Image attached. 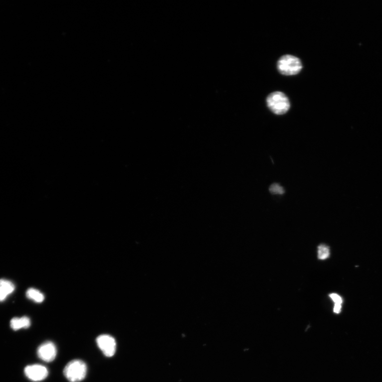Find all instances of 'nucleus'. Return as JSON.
Here are the masks:
<instances>
[{
    "mask_svg": "<svg viewBox=\"0 0 382 382\" xmlns=\"http://www.w3.org/2000/svg\"><path fill=\"white\" fill-rule=\"evenodd\" d=\"M269 109L275 114L283 115L286 113L290 107L288 97L280 92L271 93L266 99Z\"/></svg>",
    "mask_w": 382,
    "mask_h": 382,
    "instance_id": "nucleus-1",
    "label": "nucleus"
},
{
    "mask_svg": "<svg viewBox=\"0 0 382 382\" xmlns=\"http://www.w3.org/2000/svg\"><path fill=\"white\" fill-rule=\"evenodd\" d=\"M277 68L279 73L285 76L297 75L302 69L300 60L291 55L282 57L278 61Z\"/></svg>",
    "mask_w": 382,
    "mask_h": 382,
    "instance_id": "nucleus-2",
    "label": "nucleus"
},
{
    "mask_svg": "<svg viewBox=\"0 0 382 382\" xmlns=\"http://www.w3.org/2000/svg\"><path fill=\"white\" fill-rule=\"evenodd\" d=\"M87 371V365L83 361L74 360L65 367L64 375L70 382H79L85 378Z\"/></svg>",
    "mask_w": 382,
    "mask_h": 382,
    "instance_id": "nucleus-3",
    "label": "nucleus"
},
{
    "mask_svg": "<svg viewBox=\"0 0 382 382\" xmlns=\"http://www.w3.org/2000/svg\"><path fill=\"white\" fill-rule=\"evenodd\" d=\"M96 342L105 356H114L116 352L117 343L113 337L107 334L101 335L97 337Z\"/></svg>",
    "mask_w": 382,
    "mask_h": 382,
    "instance_id": "nucleus-4",
    "label": "nucleus"
},
{
    "mask_svg": "<svg viewBox=\"0 0 382 382\" xmlns=\"http://www.w3.org/2000/svg\"><path fill=\"white\" fill-rule=\"evenodd\" d=\"M25 375L30 379L39 381L46 379L49 374L47 368L41 365H33L27 366L25 369Z\"/></svg>",
    "mask_w": 382,
    "mask_h": 382,
    "instance_id": "nucleus-5",
    "label": "nucleus"
},
{
    "mask_svg": "<svg viewBox=\"0 0 382 382\" xmlns=\"http://www.w3.org/2000/svg\"><path fill=\"white\" fill-rule=\"evenodd\" d=\"M57 349L56 345L48 341L41 344L38 349V354L40 359L46 362L54 360L57 356Z\"/></svg>",
    "mask_w": 382,
    "mask_h": 382,
    "instance_id": "nucleus-6",
    "label": "nucleus"
},
{
    "mask_svg": "<svg viewBox=\"0 0 382 382\" xmlns=\"http://www.w3.org/2000/svg\"><path fill=\"white\" fill-rule=\"evenodd\" d=\"M15 289L14 284L11 281L0 279V301L5 300Z\"/></svg>",
    "mask_w": 382,
    "mask_h": 382,
    "instance_id": "nucleus-7",
    "label": "nucleus"
},
{
    "mask_svg": "<svg viewBox=\"0 0 382 382\" xmlns=\"http://www.w3.org/2000/svg\"><path fill=\"white\" fill-rule=\"evenodd\" d=\"M31 324L30 319L27 316L13 318L11 322V327L15 331L19 330L21 328H29Z\"/></svg>",
    "mask_w": 382,
    "mask_h": 382,
    "instance_id": "nucleus-8",
    "label": "nucleus"
},
{
    "mask_svg": "<svg viewBox=\"0 0 382 382\" xmlns=\"http://www.w3.org/2000/svg\"><path fill=\"white\" fill-rule=\"evenodd\" d=\"M26 296L29 299L37 302V303H41L45 299V297L42 294V293L39 290L35 288H30L26 292Z\"/></svg>",
    "mask_w": 382,
    "mask_h": 382,
    "instance_id": "nucleus-9",
    "label": "nucleus"
},
{
    "mask_svg": "<svg viewBox=\"0 0 382 382\" xmlns=\"http://www.w3.org/2000/svg\"><path fill=\"white\" fill-rule=\"evenodd\" d=\"M330 254L329 248L325 245H321L318 247V258L319 260H325L329 257Z\"/></svg>",
    "mask_w": 382,
    "mask_h": 382,
    "instance_id": "nucleus-10",
    "label": "nucleus"
},
{
    "mask_svg": "<svg viewBox=\"0 0 382 382\" xmlns=\"http://www.w3.org/2000/svg\"><path fill=\"white\" fill-rule=\"evenodd\" d=\"M269 190L273 194H282L285 193V190L282 186L278 184H272L270 186Z\"/></svg>",
    "mask_w": 382,
    "mask_h": 382,
    "instance_id": "nucleus-11",
    "label": "nucleus"
},
{
    "mask_svg": "<svg viewBox=\"0 0 382 382\" xmlns=\"http://www.w3.org/2000/svg\"><path fill=\"white\" fill-rule=\"evenodd\" d=\"M329 296L335 304H341L342 303V299L339 295L331 294Z\"/></svg>",
    "mask_w": 382,
    "mask_h": 382,
    "instance_id": "nucleus-12",
    "label": "nucleus"
},
{
    "mask_svg": "<svg viewBox=\"0 0 382 382\" xmlns=\"http://www.w3.org/2000/svg\"><path fill=\"white\" fill-rule=\"evenodd\" d=\"M341 304H335L334 307V312L336 314H339L341 312Z\"/></svg>",
    "mask_w": 382,
    "mask_h": 382,
    "instance_id": "nucleus-13",
    "label": "nucleus"
}]
</instances>
